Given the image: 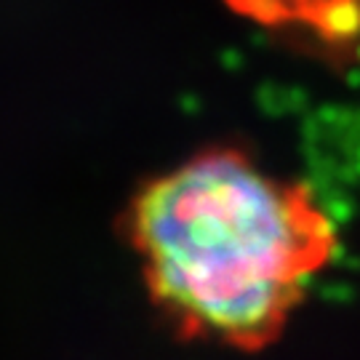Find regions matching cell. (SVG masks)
Here are the masks:
<instances>
[{"mask_svg": "<svg viewBox=\"0 0 360 360\" xmlns=\"http://www.w3.org/2000/svg\"><path fill=\"white\" fill-rule=\"evenodd\" d=\"M131 240L153 299L184 336L262 349L334 254V227L304 187L211 150L147 184Z\"/></svg>", "mask_w": 360, "mask_h": 360, "instance_id": "cell-1", "label": "cell"}, {"mask_svg": "<svg viewBox=\"0 0 360 360\" xmlns=\"http://www.w3.org/2000/svg\"><path fill=\"white\" fill-rule=\"evenodd\" d=\"M232 11L267 27L304 30L328 46L360 40V0H224Z\"/></svg>", "mask_w": 360, "mask_h": 360, "instance_id": "cell-2", "label": "cell"}]
</instances>
